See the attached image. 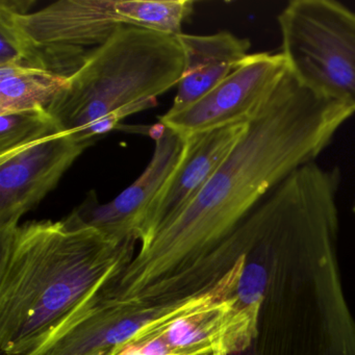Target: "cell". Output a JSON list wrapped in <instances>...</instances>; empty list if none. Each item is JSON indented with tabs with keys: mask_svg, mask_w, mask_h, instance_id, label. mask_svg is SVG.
<instances>
[{
	"mask_svg": "<svg viewBox=\"0 0 355 355\" xmlns=\"http://www.w3.org/2000/svg\"><path fill=\"white\" fill-rule=\"evenodd\" d=\"M353 211H354V213H355V205H354V209H353Z\"/></svg>",
	"mask_w": 355,
	"mask_h": 355,
	"instance_id": "cell-16",
	"label": "cell"
},
{
	"mask_svg": "<svg viewBox=\"0 0 355 355\" xmlns=\"http://www.w3.org/2000/svg\"><path fill=\"white\" fill-rule=\"evenodd\" d=\"M277 22L288 73L355 114V12L334 0H292Z\"/></svg>",
	"mask_w": 355,
	"mask_h": 355,
	"instance_id": "cell-7",
	"label": "cell"
},
{
	"mask_svg": "<svg viewBox=\"0 0 355 355\" xmlns=\"http://www.w3.org/2000/svg\"><path fill=\"white\" fill-rule=\"evenodd\" d=\"M47 110L0 116V159H8L49 137L58 135Z\"/></svg>",
	"mask_w": 355,
	"mask_h": 355,
	"instance_id": "cell-14",
	"label": "cell"
},
{
	"mask_svg": "<svg viewBox=\"0 0 355 355\" xmlns=\"http://www.w3.org/2000/svg\"><path fill=\"white\" fill-rule=\"evenodd\" d=\"M247 126L248 123L234 124L184 137L180 162L147 211L141 245L148 242L159 228L198 196L242 138Z\"/></svg>",
	"mask_w": 355,
	"mask_h": 355,
	"instance_id": "cell-10",
	"label": "cell"
},
{
	"mask_svg": "<svg viewBox=\"0 0 355 355\" xmlns=\"http://www.w3.org/2000/svg\"><path fill=\"white\" fill-rule=\"evenodd\" d=\"M184 143V137L165 126L140 178L111 202L99 205L96 199H87L82 209H76L80 217L112 236L140 242L147 211L180 162Z\"/></svg>",
	"mask_w": 355,
	"mask_h": 355,
	"instance_id": "cell-11",
	"label": "cell"
},
{
	"mask_svg": "<svg viewBox=\"0 0 355 355\" xmlns=\"http://www.w3.org/2000/svg\"><path fill=\"white\" fill-rule=\"evenodd\" d=\"M157 0H62L17 13L0 6V66L24 64L71 78L120 28L157 31Z\"/></svg>",
	"mask_w": 355,
	"mask_h": 355,
	"instance_id": "cell-5",
	"label": "cell"
},
{
	"mask_svg": "<svg viewBox=\"0 0 355 355\" xmlns=\"http://www.w3.org/2000/svg\"><path fill=\"white\" fill-rule=\"evenodd\" d=\"M69 78L24 64L0 66V116L47 110Z\"/></svg>",
	"mask_w": 355,
	"mask_h": 355,
	"instance_id": "cell-13",
	"label": "cell"
},
{
	"mask_svg": "<svg viewBox=\"0 0 355 355\" xmlns=\"http://www.w3.org/2000/svg\"><path fill=\"white\" fill-rule=\"evenodd\" d=\"M137 241L85 221L76 209L0 232V348L32 355L103 293L135 257Z\"/></svg>",
	"mask_w": 355,
	"mask_h": 355,
	"instance_id": "cell-3",
	"label": "cell"
},
{
	"mask_svg": "<svg viewBox=\"0 0 355 355\" xmlns=\"http://www.w3.org/2000/svg\"><path fill=\"white\" fill-rule=\"evenodd\" d=\"M184 67L178 36L124 26L91 51L47 111L59 134L96 141L155 107L157 97L178 86Z\"/></svg>",
	"mask_w": 355,
	"mask_h": 355,
	"instance_id": "cell-4",
	"label": "cell"
},
{
	"mask_svg": "<svg viewBox=\"0 0 355 355\" xmlns=\"http://www.w3.org/2000/svg\"><path fill=\"white\" fill-rule=\"evenodd\" d=\"M184 51V67L173 105L167 114H178L205 97L232 73L249 55L250 42L232 33L178 36Z\"/></svg>",
	"mask_w": 355,
	"mask_h": 355,
	"instance_id": "cell-12",
	"label": "cell"
},
{
	"mask_svg": "<svg viewBox=\"0 0 355 355\" xmlns=\"http://www.w3.org/2000/svg\"><path fill=\"white\" fill-rule=\"evenodd\" d=\"M234 268L207 290L123 295L109 290L32 355H119L162 338L173 324L214 311L232 298Z\"/></svg>",
	"mask_w": 355,
	"mask_h": 355,
	"instance_id": "cell-6",
	"label": "cell"
},
{
	"mask_svg": "<svg viewBox=\"0 0 355 355\" xmlns=\"http://www.w3.org/2000/svg\"><path fill=\"white\" fill-rule=\"evenodd\" d=\"M340 172H293L225 239L232 298L252 322L241 355H355L338 261Z\"/></svg>",
	"mask_w": 355,
	"mask_h": 355,
	"instance_id": "cell-1",
	"label": "cell"
},
{
	"mask_svg": "<svg viewBox=\"0 0 355 355\" xmlns=\"http://www.w3.org/2000/svg\"><path fill=\"white\" fill-rule=\"evenodd\" d=\"M353 115L288 73L198 196L142 247L145 263L162 276L196 265Z\"/></svg>",
	"mask_w": 355,
	"mask_h": 355,
	"instance_id": "cell-2",
	"label": "cell"
},
{
	"mask_svg": "<svg viewBox=\"0 0 355 355\" xmlns=\"http://www.w3.org/2000/svg\"><path fill=\"white\" fill-rule=\"evenodd\" d=\"M166 355H195L193 354V353H187V352H171L168 353V354Z\"/></svg>",
	"mask_w": 355,
	"mask_h": 355,
	"instance_id": "cell-15",
	"label": "cell"
},
{
	"mask_svg": "<svg viewBox=\"0 0 355 355\" xmlns=\"http://www.w3.org/2000/svg\"><path fill=\"white\" fill-rule=\"evenodd\" d=\"M288 73L282 53H249L205 97L180 113L164 114L159 122L184 138L249 123L267 105Z\"/></svg>",
	"mask_w": 355,
	"mask_h": 355,
	"instance_id": "cell-8",
	"label": "cell"
},
{
	"mask_svg": "<svg viewBox=\"0 0 355 355\" xmlns=\"http://www.w3.org/2000/svg\"><path fill=\"white\" fill-rule=\"evenodd\" d=\"M94 142L53 135L0 159V232L17 227L21 218L57 188L64 174Z\"/></svg>",
	"mask_w": 355,
	"mask_h": 355,
	"instance_id": "cell-9",
	"label": "cell"
}]
</instances>
